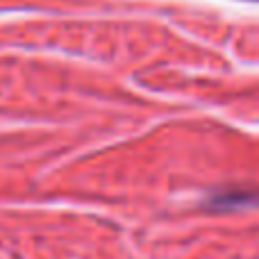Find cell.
Returning <instances> with one entry per match:
<instances>
[{
    "instance_id": "1",
    "label": "cell",
    "mask_w": 259,
    "mask_h": 259,
    "mask_svg": "<svg viewBox=\"0 0 259 259\" xmlns=\"http://www.w3.org/2000/svg\"><path fill=\"white\" fill-rule=\"evenodd\" d=\"M248 193H237V196H232V193H221V196H216L214 198V202H211V205L214 207H232V202H237V205H246L248 202Z\"/></svg>"
}]
</instances>
